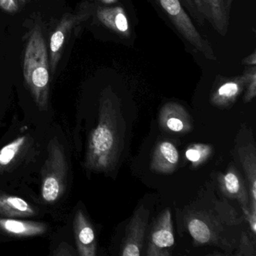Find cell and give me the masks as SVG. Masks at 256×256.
I'll list each match as a JSON object with an SVG mask.
<instances>
[{"instance_id": "cell-1", "label": "cell", "mask_w": 256, "mask_h": 256, "mask_svg": "<svg viewBox=\"0 0 256 256\" xmlns=\"http://www.w3.org/2000/svg\"><path fill=\"white\" fill-rule=\"evenodd\" d=\"M125 131L119 98L106 88L100 96L98 124L88 138L85 168L100 173L113 170L124 149Z\"/></svg>"}, {"instance_id": "cell-2", "label": "cell", "mask_w": 256, "mask_h": 256, "mask_svg": "<svg viewBox=\"0 0 256 256\" xmlns=\"http://www.w3.org/2000/svg\"><path fill=\"white\" fill-rule=\"evenodd\" d=\"M24 78L36 106L41 112L48 108L50 64L41 24H36L30 34L24 59Z\"/></svg>"}, {"instance_id": "cell-3", "label": "cell", "mask_w": 256, "mask_h": 256, "mask_svg": "<svg viewBox=\"0 0 256 256\" xmlns=\"http://www.w3.org/2000/svg\"><path fill=\"white\" fill-rule=\"evenodd\" d=\"M68 162L64 146L53 138L48 145V155L42 168L41 197L46 203L58 202L66 190Z\"/></svg>"}, {"instance_id": "cell-4", "label": "cell", "mask_w": 256, "mask_h": 256, "mask_svg": "<svg viewBox=\"0 0 256 256\" xmlns=\"http://www.w3.org/2000/svg\"><path fill=\"white\" fill-rule=\"evenodd\" d=\"M156 2L187 42L202 53L206 59L216 60L210 44L199 34L180 0H156Z\"/></svg>"}, {"instance_id": "cell-5", "label": "cell", "mask_w": 256, "mask_h": 256, "mask_svg": "<svg viewBox=\"0 0 256 256\" xmlns=\"http://www.w3.org/2000/svg\"><path fill=\"white\" fill-rule=\"evenodd\" d=\"M92 8L89 4L84 2L80 8L72 13H67L60 20L50 37L49 64L52 74H54L64 52L67 38L72 30L92 16Z\"/></svg>"}, {"instance_id": "cell-6", "label": "cell", "mask_w": 256, "mask_h": 256, "mask_svg": "<svg viewBox=\"0 0 256 256\" xmlns=\"http://www.w3.org/2000/svg\"><path fill=\"white\" fill-rule=\"evenodd\" d=\"M174 244L172 214L169 209L161 212L151 229L146 254L148 256H169V247Z\"/></svg>"}, {"instance_id": "cell-7", "label": "cell", "mask_w": 256, "mask_h": 256, "mask_svg": "<svg viewBox=\"0 0 256 256\" xmlns=\"http://www.w3.org/2000/svg\"><path fill=\"white\" fill-rule=\"evenodd\" d=\"M149 215V210L144 206H140L136 210L127 224L126 236L121 250V256H140V251L143 248Z\"/></svg>"}, {"instance_id": "cell-8", "label": "cell", "mask_w": 256, "mask_h": 256, "mask_svg": "<svg viewBox=\"0 0 256 256\" xmlns=\"http://www.w3.org/2000/svg\"><path fill=\"white\" fill-rule=\"evenodd\" d=\"M158 122L163 130L169 132L184 134L192 130V120L181 104L168 102L160 112Z\"/></svg>"}, {"instance_id": "cell-9", "label": "cell", "mask_w": 256, "mask_h": 256, "mask_svg": "<svg viewBox=\"0 0 256 256\" xmlns=\"http://www.w3.org/2000/svg\"><path fill=\"white\" fill-rule=\"evenodd\" d=\"M232 4V0H198L199 10L205 20L222 36L228 30Z\"/></svg>"}, {"instance_id": "cell-10", "label": "cell", "mask_w": 256, "mask_h": 256, "mask_svg": "<svg viewBox=\"0 0 256 256\" xmlns=\"http://www.w3.org/2000/svg\"><path fill=\"white\" fill-rule=\"evenodd\" d=\"M74 232L78 254L80 256H95L96 254L95 232L82 210H78L74 215Z\"/></svg>"}, {"instance_id": "cell-11", "label": "cell", "mask_w": 256, "mask_h": 256, "mask_svg": "<svg viewBox=\"0 0 256 256\" xmlns=\"http://www.w3.org/2000/svg\"><path fill=\"white\" fill-rule=\"evenodd\" d=\"M246 84V78L244 74L232 78L222 79L221 83L211 94L210 102L221 108L230 107L245 89Z\"/></svg>"}, {"instance_id": "cell-12", "label": "cell", "mask_w": 256, "mask_h": 256, "mask_svg": "<svg viewBox=\"0 0 256 256\" xmlns=\"http://www.w3.org/2000/svg\"><path fill=\"white\" fill-rule=\"evenodd\" d=\"M179 162V152L173 144L168 140L160 142L152 154L150 168L160 174H172Z\"/></svg>"}, {"instance_id": "cell-13", "label": "cell", "mask_w": 256, "mask_h": 256, "mask_svg": "<svg viewBox=\"0 0 256 256\" xmlns=\"http://www.w3.org/2000/svg\"><path fill=\"white\" fill-rule=\"evenodd\" d=\"M47 224L40 222L0 217V232L14 238H30L44 234Z\"/></svg>"}, {"instance_id": "cell-14", "label": "cell", "mask_w": 256, "mask_h": 256, "mask_svg": "<svg viewBox=\"0 0 256 256\" xmlns=\"http://www.w3.org/2000/svg\"><path fill=\"white\" fill-rule=\"evenodd\" d=\"M28 136L17 138L0 150V174L13 170L24 156L30 146Z\"/></svg>"}, {"instance_id": "cell-15", "label": "cell", "mask_w": 256, "mask_h": 256, "mask_svg": "<svg viewBox=\"0 0 256 256\" xmlns=\"http://www.w3.org/2000/svg\"><path fill=\"white\" fill-rule=\"evenodd\" d=\"M222 192L228 197L236 199L242 209H248V194L244 180L234 167L218 178Z\"/></svg>"}, {"instance_id": "cell-16", "label": "cell", "mask_w": 256, "mask_h": 256, "mask_svg": "<svg viewBox=\"0 0 256 256\" xmlns=\"http://www.w3.org/2000/svg\"><path fill=\"white\" fill-rule=\"evenodd\" d=\"M98 20L116 35L128 38L130 36V24L124 8L121 7L98 8L96 11Z\"/></svg>"}, {"instance_id": "cell-17", "label": "cell", "mask_w": 256, "mask_h": 256, "mask_svg": "<svg viewBox=\"0 0 256 256\" xmlns=\"http://www.w3.org/2000/svg\"><path fill=\"white\" fill-rule=\"evenodd\" d=\"M36 215L35 208L22 198L0 194V216L6 218L31 217Z\"/></svg>"}, {"instance_id": "cell-18", "label": "cell", "mask_w": 256, "mask_h": 256, "mask_svg": "<svg viewBox=\"0 0 256 256\" xmlns=\"http://www.w3.org/2000/svg\"><path fill=\"white\" fill-rule=\"evenodd\" d=\"M240 160L248 180L250 188V210L256 212V149L252 145L242 146L238 150Z\"/></svg>"}, {"instance_id": "cell-19", "label": "cell", "mask_w": 256, "mask_h": 256, "mask_svg": "<svg viewBox=\"0 0 256 256\" xmlns=\"http://www.w3.org/2000/svg\"><path fill=\"white\" fill-rule=\"evenodd\" d=\"M212 148L210 145L204 144H194L187 148L186 157L192 163L193 167L197 168L208 161L212 154Z\"/></svg>"}, {"instance_id": "cell-20", "label": "cell", "mask_w": 256, "mask_h": 256, "mask_svg": "<svg viewBox=\"0 0 256 256\" xmlns=\"http://www.w3.org/2000/svg\"><path fill=\"white\" fill-rule=\"evenodd\" d=\"M188 229L196 244H206L212 239V232L209 226L200 218H191L188 222Z\"/></svg>"}, {"instance_id": "cell-21", "label": "cell", "mask_w": 256, "mask_h": 256, "mask_svg": "<svg viewBox=\"0 0 256 256\" xmlns=\"http://www.w3.org/2000/svg\"><path fill=\"white\" fill-rule=\"evenodd\" d=\"M244 74L246 78V92L244 97L245 103L250 102L256 96V67L246 66Z\"/></svg>"}, {"instance_id": "cell-22", "label": "cell", "mask_w": 256, "mask_h": 256, "mask_svg": "<svg viewBox=\"0 0 256 256\" xmlns=\"http://www.w3.org/2000/svg\"><path fill=\"white\" fill-rule=\"evenodd\" d=\"M182 6H184L188 10V12L191 14L192 18L197 23L200 25H203L204 23V18L200 13L198 8V0H180Z\"/></svg>"}, {"instance_id": "cell-23", "label": "cell", "mask_w": 256, "mask_h": 256, "mask_svg": "<svg viewBox=\"0 0 256 256\" xmlns=\"http://www.w3.org/2000/svg\"><path fill=\"white\" fill-rule=\"evenodd\" d=\"M53 254L56 256H77L78 254L70 244L62 242L60 244L56 250H54Z\"/></svg>"}, {"instance_id": "cell-24", "label": "cell", "mask_w": 256, "mask_h": 256, "mask_svg": "<svg viewBox=\"0 0 256 256\" xmlns=\"http://www.w3.org/2000/svg\"><path fill=\"white\" fill-rule=\"evenodd\" d=\"M20 8L18 0H0V8L6 12L14 14Z\"/></svg>"}, {"instance_id": "cell-25", "label": "cell", "mask_w": 256, "mask_h": 256, "mask_svg": "<svg viewBox=\"0 0 256 256\" xmlns=\"http://www.w3.org/2000/svg\"><path fill=\"white\" fill-rule=\"evenodd\" d=\"M253 250L252 248L251 242L250 240L248 239V236L246 234H242V239H241L240 242V252L238 253L239 256H244V254H252L250 252Z\"/></svg>"}, {"instance_id": "cell-26", "label": "cell", "mask_w": 256, "mask_h": 256, "mask_svg": "<svg viewBox=\"0 0 256 256\" xmlns=\"http://www.w3.org/2000/svg\"><path fill=\"white\" fill-rule=\"evenodd\" d=\"M244 214H245L246 220L250 224V228H251L252 232L254 234H256V212H252L250 210L242 209Z\"/></svg>"}, {"instance_id": "cell-27", "label": "cell", "mask_w": 256, "mask_h": 256, "mask_svg": "<svg viewBox=\"0 0 256 256\" xmlns=\"http://www.w3.org/2000/svg\"><path fill=\"white\" fill-rule=\"evenodd\" d=\"M242 64H245L246 66H254L256 64V54L253 52L252 54L248 55L245 59L242 60Z\"/></svg>"}, {"instance_id": "cell-28", "label": "cell", "mask_w": 256, "mask_h": 256, "mask_svg": "<svg viewBox=\"0 0 256 256\" xmlns=\"http://www.w3.org/2000/svg\"><path fill=\"white\" fill-rule=\"evenodd\" d=\"M30 1H31V0H18L19 6H20V7L24 6L28 4Z\"/></svg>"}]
</instances>
